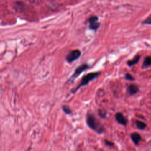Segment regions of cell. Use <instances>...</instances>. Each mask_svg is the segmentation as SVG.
<instances>
[{
  "instance_id": "cell-6",
  "label": "cell",
  "mask_w": 151,
  "mask_h": 151,
  "mask_svg": "<svg viewBox=\"0 0 151 151\" xmlns=\"http://www.w3.org/2000/svg\"><path fill=\"white\" fill-rule=\"evenodd\" d=\"M115 118L116 121L120 124L126 126L127 123H128V120L124 116V115L120 113V112H117L115 114Z\"/></svg>"
},
{
  "instance_id": "cell-5",
  "label": "cell",
  "mask_w": 151,
  "mask_h": 151,
  "mask_svg": "<svg viewBox=\"0 0 151 151\" xmlns=\"http://www.w3.org/2000/svg\"><path fill=\"white\" fill-rule=\"evenodd\" d=\"M89 28L91 30H97L100 27L99 19L96 16H91L88 19Z\"/></svg>"
},
{
  "instance_id": "cell-10",
  "label": "cell",
  "mask_w": 151,
  "mask_h": 151,
  "mask_svg": "<svg viewBox=\"0 0 151 151\" xmlns=\"http://www.w3.org/2000/svg\"><path fill=\"white\" fill-rule=\"evenodd\" d=\"M150 65H151V57L150 56H147L143 60L142 67L143 68H147V67H149Z\"/></svg>"
},
{
  "instance_id": "cell-8",
  "label": "cell",
  "mask_w": 151,
  "mask_h": 151,
  "mask_svg": "<svg viewBox=\"0 0 151 151\" xmlns=\"http://www.w3.org/2000/svg\"><path fill=\"white\" fill-rule=\"evenodd\" d=\"M130 137H131L132 140L135 145H138L139 143L140 142V141L142 140V137H141L140 134L136 132L132 133L130 134Z\"/></svg>"
},
{
  "instance_id": "cell-15",
  "label": "cell",
  "mask_w": 151,
  "mask_h": 151,
  "mask_svg": "<svg viewBox=\"0 0 151 151\" xmlns=\"http://www.w3.org/2000/svg\"><path fill=\"white\" fill-rule=\"evenodd\" d=\"M104 143L106 146H109V147H113L114 144L113 142L109 140H107V139H105L104 140Z\"/></svg>"
},
{
  "instance_id": "cell-7",
  "label": "cell",
  "mask_w": 151,
  "mask_h": 151,
  "mask_svg": "<svg viewBox=\"0 0 151 151\" xmlns=\"http://www.w3.org/2000/svg\"><path fill=\"white\" fill-rule=\"evenodd\" d=\"M127 91L130 95H134L138 93L139 91V87L136 84H130L127 87Z\"/></svg>"
},
{
  "instance_id": "cell-3",
  "label": "cell",
  "mask_w": 151,
  "mask_h": 151,
  "mask_svg": "<svg viewBox=\"0 0 151 151\" xmlns=\"http://www.w3.org/2000/svg\"><path fill=\"white\" fill-rule=\"evenodd\" d=\"M89 68H90V65L87 64H83L79 65L75 69L73 74L70 77V78L68 80V81L69 82L74 81V80L76 78H77L83 72H84L85 70H88Z\"/></svg>"
},
{
  "instance_id": "cell-11",
  "label": "cell",
  "mask_w": 151,
  "mask_h": 151,
  "mask_svg": "<svg viewBox=\"0 0 151 151\" xmlns=\"http://www.w3.org/2000/svg\"><path fill=\"white\" fill-rule=\"evenodd\" d=\"M136 125L137 128L139 130H144V129H145V128L146 127V124L140 120H136Z\"/></svg>"
},
{
  "instance_id": "cell-12",
  "label": "cell",
  "mask_w": 151,
  "mask_h": 151,
  "mask_svg": "<svg viewBox=\"0 0 151 151\" xmlns=\"http://www.w3.org/2000/svg\"><path fill=\"white\" fill-rule=\"evenodd\" d=\"M99 116L101 118H106L107 116V111L104 109H99L98 110Z\"/></svg>"
},
{
  "instance_id": "cell-16",
  "label": "cell",
  "mask_w": 151,
  "mask_h": 151,
  "mask_svg": "<svg viewBox=\"0 0 151 151\" xmlns=\"http://www.w3.org/2000/svg\"><path fill=\"white\" fill-rule=\"evenodd\" d=\"M151 23V19H150V16H149L148 18L145 19L143 22V24H148V25H150Z\"/></svg>"
},
{
  "instance_id": "cell-14",
  "label": "cell",
  "mask_w": 151,
  "mask_h": 151,
  "mask_svg": "<svg viewBox=\"0 0 151 151\" xmlns=\"http://www.w3.org/2000/svg\"><path fill=\"white\" fill-rule=\"evenodd\" d=\"M124 78L126 80H129V81H133L134 80V77L129 73H126L125 74V77H124Z\"/></svg>"
},
{
  "instance_id": "cell-1",
  "label": "cell",
  "mask_w": 151,
  "mask_h": 151,
  "mask_svg": "<svg viewBox=\"0 0 151 151\" xmlns=\"http://www.w3.org/2000/svg\"><path fill=\"white\" fill-rule=\"evenodd\" d=\"M86 123L89 128L99 134H101L104 132V126L97 120L93 114H87L86 116Z\"/></svg>"
},
{
  "instance_id": "cell-13",
  "label": "cell",
  "mask_w": 151,
  "mask_h": 151,
  "mask_svg": "<svg viewBox=\"0 0 151 151\" xmlns=\"http://www.w3.org/2000/svg\"><path fill=\"white\" fill-rule=\"evenodd\" d=\"M63 111L67 114H70L72 113V110L68 105H63L62 106Z\"/></svg>"
},
{
  "instance_id": "cell-4",
  "label": "cell",
  "mask_w": 151,
  "mask_h": 151,
  "mask_svg": "<svg viewBox=\"0 0 151 151\" xmlns=\"http://www.w3.org/2000/svg\"><path fill=\"white\" fill-rule=\"evenodd\" d=\"M81 51L78 50V49H76V50H73L72 51H71L65 57V60L68 63H72L73 61H74L75 60H77L81 55Z\"/></svg>"
},
{
  "instance_id": "cell-2",
  "label": "cell",
  "mask_w": 151,
  "mask_h": 151,
  "mask_svg": "<svg viewBox=\"0 0 151 151\" xmlns=\"http://www.w3.org/2000/svg\"><path fill=\"white\" fill-rule=\"evenodd\" d=\"M101 73L100 71H96V72H91L89 73H87V74H86L85 76H84L81 80L80 83L78 84V86L74 89H73V90H71V93L73 94L76 93L80 88H81L83 86H87L90 81H91L92 80L96 79L97 77H98L99 76V75H100Z\"/></svg>"
},
{
  "instance_id": "cell-9",
  "label": "cell",
  "mask_w": 151,
  "mask_h": 151,
  "mask_svg": "<svg viewBox=\"0 0 151 151\" xmlns=\"http://www.w3.org/2000/svg\"><path fill=\"white\" fill-rule=\"evenodd\" d=\"M140 58V55L139 54H137L133 58V59L128 60L127 61V64L128 65L129 67H132L136 64L137 63H138Z\"/></svg>"
}]
</instances>
